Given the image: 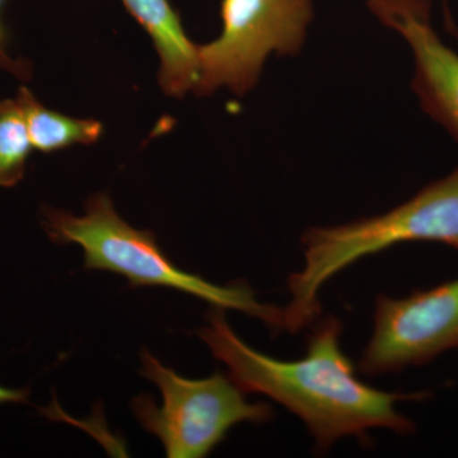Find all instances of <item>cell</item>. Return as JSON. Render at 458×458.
<instances>
[{
	"mask_svg": "<svg viewBox=\"0 0 458 458\" xmlns=\"http://www.w3.org/2000/svg\"><path fill=\"white\" fill-rule=\"evenodd\" d=\"M207 318L208 327L198 335L225 364L229 378L243 393L265 394L297 415L315 439L318 454L327 452L343 437L369 442V430L375 428L415 432L414 421L400 414L396 405L427 400L429 393H386L360 381L343 352V325L336 318L316 325L306 355L297 360H276L247 345L219 307H212Z\"/></svg>",
	"mask_w": 458,
	"mask_h": 458,
	"instance_id": "6da1fadb",
	"label": "cell"
},
{
	"mask_svg": "<svg viewBox=\"0 0 458 458\" xmlns=\"http://www.w3.org/2000/svg\"><path fill=\"white\" fill-rule=\"evenodd\" d=\"M304 267L288 278L292 298L283 331L298 333L321 315L319 292L328 280L367 256L406 242H439L458 250V167L381 216L303 234Z\"/></svg>",
	"mask_w": 458,
	"mask_h": 458,
	"instance_id": "7a4b0ae2",
	"label": "cell"
},
{
	"mask_svg": "<svg viewBox=\"0 0 458 458\" xmlns=\"http://www.w3.org/2000/svg\"><path fill=\"white\" fill-rule=\"evenodd\" d=\"M44 227L54 242L75 243L84 251V269L110 271L128 279L131 288L165 286L200 298L212 307L233 310L282 331L283 310L259 302L246 283L218 285L180 269L158 245L156 234L132 227L114 210L105 192L92 195L82 216L62 209L44 210Z\"/></svg>",
	"mask_w": 458,
	"mask_h": 458,
	"instance_id": "3957f363",
	"label": "cell"
},
{
	"mask_svg": "<svg viewBox=\"0 0 458 458\" xmlns=\"http://www.w3.org/2000/svg\"><path fill=\"white\" fill-rule=\"evenodd\" d=\"M30 391L27 388L16 390L0 386V405L3 403H20L29 401Z\"/></svg>",
	"mask_w": 458,
	"mask_h": 458,
	"instance_id": "7c38bea8",
	"label": "cell"
},
{
	"mask_svg": "<svg viewBox=\"0 0 458 458\" xmlns=\"http://www.w3.org/2000/svg\"><path fill=\"white\" fill-rule=\"evenodd\" d=\"M25 114L30 138L35 149L54 153L74 146H90L102 137L104 125L98 120L77 119L47 108L26 87L17 98Z\"/></svg>",
	"mask_w": 458,
	"mask_h": 458,
	"instance_id": "9c48e42d",
	"label": "cell"
},
{
	"mask_svg": "<svg viewBox=\"0 0 458 458\" xmlns=\"http://www.w3.org/2000/svg\"><path fill=\"white\" fill-rule=\"evenodd\" d=\"M221 16L219 38L198 47V96L221 87L246 95L271 54L297 55L313 18V0H222Z\"/></svg>",
	"mask_w": 458,
	"mask_h": 458,
	"instance_id": "5b68a950",
	"label": "cell"
},
{
	"mask_svg": "<svg viewBox=\"0 0 458 458\" xmlns=\"http://www.w3.org/2000/svg\"><path fill=\"white\" fill-rule=\"evenodd\" d=\"M152 38L159 60V84L167 96L181 98L199 80V45L186 35L170 0H122Z\"/></svg>",
	"mask_w": 458,
	"mask_h": 458,
	"instance_id": "ba28073f",
	"label": "cell"
},
{
	"mask_svg": "<svg viewBox=\"0 0 458 458\" xmlns=\"http://www.w3.org/2000/svg\"><path fill=\"white\" fill-rule=\"evenodd\" d=\"M140 375L159 388L162 405L141 394L132 399L131 409L144 430L162 442L168 458L207 457L231 428L274 418L269 403H250L228 375L185 378L148 351L140 352Z\"/></svg>",
	"mask_w": 458,
	"mask_h": 458,
	"instance_id": "277c9868",
	"label": "cell"
},
{
	"mask_svg": "<svg viewBox=\"0 0 458 458\" xmlns=\"http://www.w3.org/2000/svg\"><path fill=\"white\" fill-rule=\"evenodd\" d=\"M379 22L403 36L415 63L412 89L428 114L458 141V54L430 21V0H369Z\"/></svg>",
	"mask_w": 458,
	"mask_h": 458,
	"instance_id": "52a82bcc",
	"label": "cell"
},
{
	"mask_svg": "<svg viewBox=\"0 0 458 458\" xmlns=\"http://www.w3.org/2000/svg\"><path fill=\"white\" fill-rule=\"evenodd\" d=\"M5 2L7 0H0V68L11 72L12 74L16 75L21 80H27L30 77L29 63L12 59L8 55L7 47H7V35H5V29L2 20L3 5H4Z\"/></svg>",
	"mask_w": 458,
	"mask_h": 458,
	"instance_id": "8fae6325",
	"label": "cell"
},
{
	"mask_svg": "<svg viewBox=\"0 0 458 458\" xmlns=\"http://www.w3.org/2000/svg\"><path fill=\"white\" fill-rule=\"evenodd\" d=\"M33 149L18 99H0V188H13L25 176Z\"/></svg>",
	"mask_w": 458,
	"mask_h": 458,
	"instance_id": "30bf717a",
	"label": "cell"
},
{
	"mask_svg": "<svg viewBox=\"0 0 458 458\" xmlns=\"http://www.w3.org/2000/svg\"><path fill=\"white\" fill-rule=\"evenodd\" d=\"M451 351L458 352V278L405 298L379 295L360 369L369 376L400 372Z\"/></svg>",
	"mask_w": 458,
	"mask_h": 458,
	"instance_id": "8992f818",
	"label": "cell"
}]
</instances>
